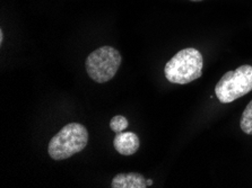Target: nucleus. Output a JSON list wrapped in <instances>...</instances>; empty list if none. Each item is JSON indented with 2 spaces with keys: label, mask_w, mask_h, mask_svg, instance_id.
Returning a JSON list of instances; mask_svg holds the SVG:
<instances>
[{
  "label": "nucleus",
  "mask_w": 252,
  "mask_h": 188,
  "mask_svg": "<svg viewBox=\"0 0 252 188\" xmlns=\"http://www.w3.org/2000/svg\"><path fill=\"white\" fill-rule=\"evenodd\" d=\"M204 67L201 53L196 49L188 48L179 51L164 68L165 78L172 83L186 85L200 78Z\"/></svg>",
  "instance_id": "1"
},
{
  "label": "nucleus",
  "mask_w": 252,
  "mask_h": 188,
  "mask_svg": "<svg viewBox=\"0 0 252 188\" xmlns=\"http://www.w3.org/2000/svg\"><path fill=\"white\" fill-rule=\"evenodd\" d=\"M89 143V131L79 123L64 125L49 142L48 152L53 160H64L82 152Z\"/></svg>",
  "instance_id": "2"
},
{
  "label": "nucleus",
  "mask_w": 252,
  "mask_h": 188,
  "mask_svg": "<svg viewBox=\"0 0 252 188\" xmlns=\"http://www.w3.org/2000/svg\"><path fill=\"white\" fill-rule=\"evenodd\" d=\"M252 90V67L244 64L227 71L215 87V95L222 104H230Z\"/></svg>",
  "instance_id": "3"
},
{
  "label": "nucleus",
  "mask_w": 252,
  "mask_h": 188,
  "mask_svg": "<svg viewBox=\"0 0 252 188\" xmlns=\"http://www.w3.org/2000/svg\"><path fill=\"white\" fill-rule=\"evenodd\" d=\"M121 61L120 52L117 49L105 45L96 49L87 56L86 71L95 82H108L116 76Z\"/></svg>",
  "instance_id": "4"
},
{
  "label": "nucleus",
  "mask_w": 252,
  "mask_h": 188,
  "mask_svg": "<svg viewBox=\"0 0 252 188\" xmlns=\"http://www.w3.org/2000/svg\"><path fill=\"white\" fill-rule=\"evenodd\" d=\"M139 137L133 132L117 133L113 140V147L122 156H132L138 151Z\"/></svg>",
  "instance_id": "5"
},
{
  "label": "nucleus",
  "mask_w": 252,
  "mask_h": 188,
  "mask_svg": "<svg viewBox=\"0 0 252 188\" xmlns=\"http://www.w3.org/2000/svg\"><path fill=\"white\" fill-rule=\"evenodd\" d=\"M112 188H147L146 178L138 172L118 174L113 177Z\"/></svg>",
  "instance_id": "6"
},
{
  "label": "nucleus",
  "mask_w": 252,
  "mask_h": 188,
  "mask_svg": "<svg viewBox=\"0 0 252 188\" xmlns=\"http://www.w3.org/2000/svg\"><path fill=\"white\" fill-rule=\"evenodd\" d=\"M240 128H241L242 132L248 134V135H252V101L248 104L246 109L242 113Z\"/></svg>",
  "instance_id": "7"
},
{
  "label": "nucleus",
  "mask_w": 252,
  "mask_h": 188,
  "mask_svg": "<svg viewBox=\"0 0 252 188\" xmlns=\"http://www.w3.org/2000/svg\"><path fill=\"white\" fill-rule=\"evenodd\" d=\"M127 128H128V120L125 116H122V115L113 116L112 120L110 121V129H111L116 134L124 132Z\"/></svg>",
  "instance_id": "8"
},
{
  "label": "nucleus",
  "mask_w": 252,
  "mask_h": 188,
  "mask_svg": "<svg viewBox=\"0 0 252 188\" xmlns=\"http://www.w3.org/2000/svg\"><path fill=\"white\" fill-rule=\"evenodd\" d=\"M2 42H3V33L2 30H0V44H2Z\"/></svg>",
  "instance_id": "9"
},
{
  "label": "nucleus",
  "mask_w": 252,
  "mask_h": 188,
  "mask_svg": "<svg viewBox=\"0 0 252 188\" xmlns=\"http://www.w3.org/2000/svg\"><path fill=\"white\" fill-rule=\"evenodd\" d=\"M146 183H147V186L150 187L153 185V179H146Z\"/></svg>",
  "instance_id": "10"
},
{
  "label": "nucleus",
  "mask_w": 252,
  "mask_h": 188,
  "mask_svg": "<svg viewBox=\"0 0 252 188\" xmlns=\"http://www.w3.org/2000/svg\"><path fill=\"white\" fill-rule=\"evenodd\" d=\"M190 1H194V2H199V1H202V0H190Z\"/></svg>",
  "instance_id": "11"
}]
</instances>
